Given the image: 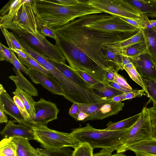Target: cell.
<instances>
[{"instance_id": "obj_22", "label": "cell", "mask_w": 156, "mask_h": 156, "mask_svg": "<svg viewBox=\"0 0 156 156\" xmlns=\"http://www.w3.org/2000/svg\"><path fill=\"white\" fill-rule=\"evenodd\" d=\"M147 17L156 18V0H126Z\"/></svg>"}, {"instance_id": "obj_6", "label": "cell", "mask_w": 156, "mask_h": 156, "mask_svg": "<svg viewBox=\"0 0 156 156\" xmlns=\"http://www.w3.org/2000/svg\"><path fill=\"white\" fill-rule=\"evenodd\" d=\"M138 119L124 136L121 144L116 150L117 153L128 150L129 147L140 141L152 139V126L156 121V109L153 107H144Z\"/></svg>"}, {"instance_id": "obj_33", "label": "cell", "mask_w": 156, "mask_h": 156, "mask_svg": "<svg viewBox=\"0 0 156 156\" xmlns=\"http://www.w3.org/2000/svg\"><path fill=\"white\" fill-rule=\"evenodd\" d=\"M145 41V38L143 31L139 30L135 34L124 41H121L117 44V45L122 48L134 44Z\"/></svg>"}, {"instance_id": "obj_32", "label": "cell", "mask_w": 156, "mask_h": 156, "mask_svg": "<svg viewBox=\"0 0 156 156\" xmlns=\"http://www.w3.org/2000/svg\"><path fill=\"white\" fill-rule=\"evenodd\" d=\"M0 28L5 39L9 48L12 50L18 49L23 51H24V49L12 32L9 31L7 29L3 27L0 26Z\"/></svg>"}, {"instance_id": "obj_56", "label": "cell", "mask_w": 156, "mask_h": 156, "mask_svg": "<svg viewBox=\"0 0 156 156\" xmlns=\"http://www.w3.org/2000/svg\"><path fill=\"white\" fill-rule=\"evenodd\" d=\"M151 136L152 138L156 139V121L152 126Z\"/></svg>"}, {"instance_id": "obj_57", "label": "cell", "mask_w": 156, "mask_h": 156, "mask_svg": "<svg viewBox=\"0 0 156 156\" xmlns=\"http://www.w3.org/2000/svg\"><path fill=\"white\" fill-rule=\"evenodd\" d=\"M0 60L1 61H7V59L2 47L0 46Z\"/></svg>"}, {"instance_id": "obj_3", "label": "cell", "mask_w": 156, "mask_h": 156, "mask_svg": "<svg viewBox=\"0 0 156 156\" xmlns=\"http://www.w3.org/2000/svg\"><path fill=\"white\" fill-rule=\"evenodd\" d=\"M32 0L22 2L5 15L0 16V26L13 32L34 35L38 31L37 17Z\"/></svg>"}, {"instance_id": "obj_10", "label": "cell", "mask_w": 156, "mask_h": 156, "mask_svg": "<svg viewBox=\"0 0 156 156\" xmlns=\"http://www.w3.org/2000/svg\"><path fill=\"white\" fill-rule=\"evenodd\" d=\"M14 32L22 38L30 46L41 55L66 63L65 58L57 46L50 43L45 37L38 31L34 35L28 33Z\"/></svg>"}, {"instance_id": "obj_61", "label": "cell", "mask_w": 156, "mask_h": 156, "mask_svg": "<svg viewBox=\"0 0 156 156\" xmlns=\"http://www.w3.org/2000/svg\"><path fill=\"white\" fill-rule=\"evenodd\" d=\"M155 29V28H154ZM156 30V29H155Z\"/></svg>"}, {"instance_id": "obj_46", "label": "cell", "mask_w": 156, "mask_h": 156, "mask_svg": "<svg viewBox=\"0 0 156 156\" xmlns=\"http://www.w3.org/2000/svg\"><path fill=\"white\" fill-rule=\"evenodd\" d=\"M54 1L60 4L68 6L74 5L82 2L83 0H55Z\"/></svg>"}, {"instance_id": "obj_17", "label": "cell", "mask_w": 156, "mask_h": 156, "mask_svg": "<svg viewBox=\"0 0 156 156\" xmlns=\"http://www.w3.org/2000/svg\"><path fill=\"white\" fill-rule=\"evenodd\" d=\"M48 60L66 77L75 83L86 89L92 88L91 86L75 73L69 66L63 62H58L48 58Z\"/></svg>"}, {"instance_id": "obj_60", "label": "cell", "mask_w": 156, "mask_h": 156, "mask_svg": "<svg viewBox=\"0 0 156 156\" xmlns=\"http://www.w3.org/2000/svg\"><path fill=\"white\" fill-rule=\"evenodd\" d=\"M112 156H113V155H112Z\"/></svg>"}, {"instance_id": "obj_50", "label": "cell", "mask_w": 156, "mask_h": 156, "mask_svg": "<svg viewBox=\"0 0 156 156\" xmlns=\"http://www.w3.org/2000/svg\"><path fill=\"white\" fill-rule=\"evenodd\" d=\"M105 83L112 87L120 90L124 93L130 92L124 89L119 84L113 81H108L105 82Z\"/></svg>"}, {"instance_id": "obj_18", "label": "cell", "mask_w": 156, "mask_h": 156, "mask_svg": "<svg viewBox=\"0 0 156 156\" xmlns=\"http://www.w3.org/2000/svg\"><path fill=\"white\" fill-rule=\"evenodd\" d=\"M128 150L133 152L136 156H156V139L140 141L129 147Z\"/></svg>"}, {"instance_id": "obj_30", "label": "cell", "mask_w": 156, "mask_h": 156, "mask_svg": "<svg viewBox=\"0 0 156 156\" xmlns=\"http://www.w3.org/2000/svg\"><path fill=\"white\" fill-rule=\"evenodd\" d=\"M17 56L20 62L24 66H27L28 69L34 70L50 78L52 77V75L45 69L28 55H27V58L26 59Z\"/></svg>"}, {"instance_id": "obj_13", "label": "cell", "mask_w": 156, "mask_h": 156, "mask_svg": "<svg viewBox=\"0 0 156 156\" xmlns=\"http://www.w3.org/2000/svg\"><path fill=\"white\" fill-rule=\"evenodd\" d=\"M129 58L142 77L156 79V64L148 53H144L134 58Z\"/></svg>"}, {"instance_id": "obj_11", "label": "cell", "mask_w": 156, "mask_h": 156, "mask_svg": "<svg viewBox=\"0 0 156 156\" xmlns=\"http://www.w3.org/2000/svg\"><path fill=\"white\" fill-rule=\"evenodd\" d=\"M34 108L36 116L33 121L36 124L46 125L58 118L59 110L54 103L41 98L34 102Z\"/></svg>"}, {"instance_id": "obj_59", "label": "cell", "mask_w": 156, "mask_h": 156, "mask_svg": "<svg viewBox=\"0 0 156 156\" xmlns=\"http://www.w3.org/2000/svg\"><path fill=\"white\" fill-rule=\"evenodd\" d=\"M113 156H127L123 154L122 153H117L116 154H113Z\"/></svg>"}, {"instance_id": "obj_31", "label": "cell", "mask_w": 156, "mask_h": 156, "mask_svg": "<svg viewBox=\"0 0 156 156\" xmlns=\"http://www.w3.org/2000/svg\"><path fill=\"white\" fill-rule=\"evenodd\" d=\"M40 156H73V151L69 147L58 149L38 148Z\"/></svg>"}, {"instance_id": "obj_28", "label": "cell", "mask_w": 156, "mask_h": 156, "mask_svg": "<svg viewBox=\"0 0 156 156\" xmlns=\"http://www.w3.org/2000/svg\"><path fill=\"white\" fill-rule=\"evenodd\" d=\"M94 90L97 91L95 93L104 100H106L124 93L105 83H103L99 84Z\"/></svg>"}, {"instance_id": "obj_1", "label": "cell", "mask_w": 156, "mask_h": 156, "mask_svg": "<svg viewBox=\"0 0 156 156\" xmlns=\"http://www.w3.org/2000/svg\"><path fill=\"white\" fill-rule=\"evenodd\" d=\"M56 45L69 66L85 70L101 81L105 82V74L112 66L103 54L102 48L108 44L120 42L136 32H108L85 27L83 16L54 29Z\"/></svg>"}, {"instance_id": "obj_58", "label": "cell", "mask_w": 156, "mask_h": 156, "mask_svg": "<svg viewBox=\"0 0 156 156\" xmlns=\"http://www.w3.org/2000/svg\"><path fill=\"white\" fill-rule=\"evenodd\" d=\"M150 23L152 27L155 29H156V20H149Z\"/></svg>"}, {"instance_id": "obj_47", "label": "cell", "mask_w": 156, "mask_h": 156, "mask_svg": "<svg viewBox=\"0 0 156 156\" xmlns=\"http://www.w3.org/2000/svg\"><path fill=\"white\" fill-rule=\"evenodd\" d=\"M118 71L115 68L112 67L108 71H106L105 74V82L108 81H113L115 74Z\"/></svg>"}, {"instance_id": "obj_25", "label": "cell", "mask_w": 156, "mask_h": 156, "mask_svg": "<svg viewBox=\"0 0 156 156\" xmlns=\"http://www.w3.org/2000/svg\"><path fill=\"white\" fill-rule=\"evenodd\" d=\"M141 112L127 119L116 122H109L104 130L108 131H116L129 129L131 128L139 119Z\"/></svg>"}, {"instance_id": "obj_26", "label": "cell", "mask_w": 156, "mask_h": 156, "mask_svg": "<svg viewBox=\"0 0 156 156\" xmlns=\"http://www.w3.org/2000/svg\"><path fill=\"white\" fill-rule=\"evenodd\" d=\"M12 93L21 99L31 118L33 120L34 119L36 116L34 108L35 101L32 96L24 90L17 88Z\"/></svg>"}, {"instance_id": "obj_36", "label": "cell", "mask_w": 156, "mask_h": 156, "mask_svg": "<svg viewBox=\"0 0 156 156\" xmlns=\"http://www.w3.org/2000/svg\"><path fill=\"white\" fill-rule=\"evenodd\" d=\"M107 102L106 100H105L95 103L77 104L79 106L80 111L83 112L90 116L95 114Z\"/></svg>"}, {"instance_id": "obj_20", "label": "cell", "mask_w": 156, "mask_h": 156, "mask_svg": "<svg viewBox=\"0 0 156 156\" xmlns=\"http://www.w3.org/2000/svg\"><path fill=\"white\" fill-rule=\"evenodd\" d=\"M30 73L37 79L39 84L55 94L63 96V92L58 84L53 79L34 70L29 69Z\"/></svg>"}, {"instance_id": "obj_55", "label": "cell", "mask_w": 156, "mask_h": 156, "mask_svg": "<svg viewBox=\"0 0 156 156\" xmlns=\"http://www.w3.org/2000/svg\"><path fill=\"white\" fill-rule=\"evenodd\" d=\"M13 50L14 52H15L17 54V55L20 56L25 59H26L27 58V54L22 51L18 49H15Z\"/></svg>"}, {"instance_id": "obj_8", "label": "cell", "mask_w": 156, "mask_h": 156, "mask_svg": "<svg viewBox=\"0 0 156 156\" xmlns=\"http://www.w3.org/2000/svg\"><path fill=\"white\" fill-rule=\"evenodd\" d=\"M83 24L87 28L108 32H137L139 30L122 20L120 17L102 12L83 16Z\"/></svg>"}, {"instance_id": "obj_53", "label": "cell", "mask_w": 156, "mask_h": 156, "mask_svg": "<svg viewBox=\"0 0 156 156\" xmlns=\"http://www.w3.org/2000/svg\"><path fill=\"white\" fill-rule=\"evenodd\" d=\"M8 122V118L1 107H0V123H6Z\"/></svg>"}, {"instance_id": "obj_54", "label": "cell", "mask_w": 156, "mask_h": 156, "mask_svg": "<svg viewBox=\"0 0 156 156\" xmlns=\"http://www.w3.org/2000/svg\"><path fill=\"white\" fill-rule=\"evenodd\" d=\"M89 116V115L85 112L82 111H80L78 114L76 120L77 121H82L83 122Z\"/></svg>"}, {"instance_id": "obj_51", "label": "cell", "mask_w": 156, "mask_h": 156, "mask_svg": "<svg viewBox=\"0 0 156 156\" xmlns=\"http://www.w3.org/2000/svg\"><path fill=\"white\" fill-rule=\"evenodd\" d=\"M122 63L124 68L130 69L134 66L129 58L122 55Z\"/></svg>"}, {"instance_id": "obj_5", "label": "cell", "mask_w": 156, "mask_h": 156, "mask_svg": "<svg viewBox=\"0 0 156 156\" xmlns=\"http://www.w3.org/2000/svg\"><path fill=\"white\" fill-rule=\"evenodd\" d=\"M52 76L61 88L63 96L69 101L80 104H93L104 100L92 89L81 87L68 79L48 61L43 66Z\"/></svg>"}, {"instance_id": "obj_45", "label": "cell", "mask_w": 156, "mask_h": 156, "mask_svg": "<svg viewBox=\"0 0 156 156\" xmlns=\"http://www.w3.org/2000/svg\"><path fill=\"white\" fill-rule=\"evenodd\" d=\"M79 106L76 103H74L69 110V114L76 120L80 112Z\"/></svg>"}, {"instance_id": "obj_39", "label": "cell", "mask_w": 156, "mask_h": 156, "mask_svg": "<svg viewBox=\"0 0 156 156\" xmlns=\"http://www.w3.org/2000/svg\"><path fill=\"white\" fill-rule=\"evenodd\" d=\"M131 78L140 86L148 96L146 84L143 78L139 74L134 66L131 68H124Z\"/></svg>"}, {"instance_id": "obj_41", "label": "cell", "mask_w": 156, "mask_h": 156, "mask_svg": "<svg viewBox=\"0 0 156 156\" xmlns=\"http://www.w3.org/2000/svg\"><path fill=\"white\" fill-rule=\"evenodd\" d=\"M37 20L38 31L44 37H49L56 40L57 37L54 29L42 24L37 18Z\"/></svg>"}, {"instance_id": "obj_4", "label": "cell", "mask_w": 156, "mask_h": 156, "mask_svg": "<svg viewBox=\"0 0 156 156\" xmlns=\"http://www.w3.org/2000/svg\"><path fill=\"white\" fill-rule=\"evenodd\" d=\"M130 129L106 130L95 129L88 123L84 127L73 129L70 133L80 143H87L93 149L109 148L115 151L121 144L124 136Z\"/></svg>"}, {"instance_id": "obj_19", "label": "cell", "mask_w": 156, "mask_h": 156, "mask_svg": "<svg viewBox=\"0 0 156 156\" xmlns=\"http://www.w3.org/2000/svg\"><path fill=\"white\" fill-rule=\"evenodd\" d=\"M12 69L16 76H10L9 78L14 82L17 88L24 90L32 96H37V90L24 76L21 71L17 69L14 67Z\"/></svg>"}, {"instance_id": "obj_38", "label": "cell", "mask_w": 156, "mask_h": 156, "mask_svg": "<svg viewBox=\"0 0 156 156\" xmlns=\"http://www.w3.org/2000/svg\"><path fill=\"white\" fill-rule=\"evenodd\" d=\"M74 149L73 156H93V149L87 143H80Z\"/></svg>"}, {"instance_id": "obj_40", "label": "cell", "mask_w": 156, "mask_h": 156, "mask_svg": "<svg viewBox=\"0 0 156 156\" xmlns=\"http://www.w3.org/2000/svg\"><path fill=\"white\" fill-rule=\"evenodd\" d=\"M13 99L26 122L32 126L34 125L37 124L34 122L30 116L21 99L15 95L14 96Z\"/></svg>"}, {"instance_id": "obj_12", "label": "cell", "mask_w": 156, "mask_h": 156, "mask_svg": "<svg viewBox=\"0 0 156 156\" xmlns=\"http://www.w3.org/2000/svg\"><path fill=\"white\" fill-rule=\"evenodd\" d=\"M0 107L5 114L13 118L19 124L32 128V126L25 120L13 99L7 92L1 84H0Z\"/></svg>"}, {"instance_id": "obj_35", "label": "cell", "mask_w": 156, "mask_h": 156, "mask_svg": "<svg viewBox=\"0 0 156 156\" xmlns=\"http://www.w3.org/2000/svg\"><path fill=\"white\" fill-rule=\"evenodd\" d=\"M72 69L85 82L90 85L93 89L95 86L100 83H105L92 74L85 70L81 69L75 70L73 69Z\"/></svg>"}, {"instance_id": "obj_15", "label": "cell", "mask_w": 156, "mask_h": 156, "mask_svg": "<svg viewBox=\"0 0 156 156\" xmlns=\"http://www.w3.org/2000/svg\"><path fill=\"white\" fill-rule=\"evenodd\" d=\"M119 42L108 43L104 45L102 48L103 53L108 62L119 71L124 69L121 48L117 45Z\"/></svg>"}, {"instance_id": "obj_2", "label": "cell", "mask_w": 156, "mask_h": 156, "mask_svg": "<svg viewBox=\"0 0 156 156\" xmlns=\"http://www.w3.org/2000/svg\"><path fill=\"white\" fill-rule=\"evenodd\" d=\"M32 4L40 22L53 29L61 27L76 18L102 12L89 5L88 0H83L78 4L71 6L62 5L52 0H32Z\"/></svg>"}, {"instance_id": "obj_34", "label": "cell", "mask_w": 156, "mask_h": 156, "mask_svg": "<svg viewBox=\"0 0 156 156\" xmlns=\"http://www.w3.org/2000/svg\"><path fill=\"white\" fill-rule=\"evenodd\" d=\"M143 78L146 84L147 97L153 102V107L156 109V79Z\"/></svg>"}, {"instance_id": "obj_48", "label": "cell", "mask_w": 156, "mask_h": 156, "mask_svg": "<svg viewBox=\"0 0 156 156\" xmlns=\"http://www.w3.org/2000/svg\"><path fill=\"white\" fill-rule=\"evenodd\" d=\"M114 151L109 148H102L99 152L93 154V156H112Z\"/></svg>"}, {"instance_id": "obj_49", "label": "cell", "mask_w": 156, "mask_h": 156, "mask_svg": "<svg viewBox=\"0 0 156 156\" xmlns=\"http://www.w3.org/2000/svg\"><path fill=\"white\" fill-rule=\"evenodd\" d=\"M0 46L2 48L7 59V61L10 63H11L12 58V52L13 50L9 48L6 47L3 45L1 42Z\"/></svg>"}, {"instance_id": "obj_27", "label": "cell", "mask_w": 156, "mask_h": 156, "mask_svg": "<svg viewBox=\"0 0 156 156\" xmlns=\"http://www.w3.org/2000/svg\"><path fill=\"white\" fill-rule=\"evenodd\" d=\"M120 48L122 55L132 59L137 58L142 54L147 52V47L145 41Z\"/></svg>"}, {"instance_id": "obj_37", "label": "cell", "mask_w": 156, "mask_h": 156, "mask_svg": "<svg viewBox=\"0 0 156 156\" xmlns=\"http://www.w3.org/2000/svg\"><path fill=\"white\" fill-rule=\"evenodd\" d=\"M11 63L17 69L22 71L25 74L28 76L31 81L35 84H39L37 79L30 73L29 69L26 68L19 61L15 54L14 51L12 52V58Z\"/></svg>"}, {"instance_id": "obj_9", "label": "cell", "mask_w": 156, "mask_h": 156, "mask_svg": "<svg viewBox=\"0 0 156 156\" xmlns=\"http://www.w3.org/2000/svg\"><path fill=\"white\" fill-rule=\"evenodd\" d=\"M90 5L102 12L130 19L142 17L144 15L126 0H89Z\"/></svg>"}, {"instance_id": "obj_24", "label": "cell", "mask_w": 156, "mask_h": 156, "mask_svg": "<svg viewBox=\"0 0 156 156\" xmlns=\"http://www.w3.org/2000/svg\"><path fill=\"white\" fill-rule=\"evenodd\" d=\"M24 49L23 52L36 61L42 66L48 61V57L43 55L30 46L26 41L15 33L12 32Z\"/></svg>"}, {"instance_id": "obj_7", "label": "cell", "mask_w": 156, "mask_h": 156, "mask_svg": "<svg viewBox=\"0 0 156 156\" xmlns=\"http://www.w3.org/2000/svg\"><path fill=\"white\" fill-rule=\"evenodd\" d=\"M32 128L34 140L44 148L58 149L65 147L75 148L80 143L70 133L62 132L48 128L46 125L37 124Z\"/></svg>"}, {"instance_id": "obj_42", "label": "cell", "mask_w": 156, "mask_h": 156, "mask_svg": "<svg viewBox=\"0 0 156 156\" xmlns=\"http://www.w3.org/2000/svg\"><path fill=\"white\" fill-rule=\"evenodd\" d=\"M22 0H11L9 1L1 9L0 16H3L7 14L9 11L20 3Z\"/></svg>"}, {"instance_id": "obj_14", "label": "cell", "mask_w": 156, "mask_h": 156, "mask_svg": "<svg viewBox=\"0 0 156 156\" xmlns=\"http://www.w3.org/2000/svg\"><path fill=\"white\" fill-rule=\"evenodd\" d=\"M3 138L23 137L30 140H34V132L32 128L23 124L16 125L13 121L9 120L0 132Z\"/></svg>"}, {"instance_id": "obj_16", "label": "cell", "mask_w": 156, "mask_h": 156, "mask_svg": "<svg viewBox=\"0 0 156 156\" xmlns=\"http://www.w3.org/2000/svg\"><path fill=\"white\" fill-rule=\"evenodd\" d=\"M124 105V103L121 102H113L107 101L95 114L89 116L83 122L89 120H102L116 115L122 110Z\"/></svg>"}, {"instance_id": "obj_23", "label": "cell", "mask_w": 156, "mask_h": 156, "mask_svg": "<svg viewBox=\"0 0 156 156\" xmlns=\"http://www.w3.org/2000/svg\"><path fill=\"white\" fill-rule=\"evenodd\" d=\"M141 30L144 36L147 47V52L156 64V30L152 28Z\"/></svg>"}, {"instance_id": "obj_29", "label": "cell", "mask_w": 156, "mask_h": 156, "mask_svg": "<svg viewBox=\"0 0 156 156\" xmlns=\"http://www.w3.org/2000/svg\"><path fill=\"white\" fill-rule=\"evenodd\" d=\"M12 138H3L1 141L0 156H17L16 148Z\"/></svg>"}, {"instance_id": "obj_21", "label": "cell", "mask_w": 156, "mask_h": 156, "mask_svg": "<svg viewBox=\"0 0 156 156\" xmlns=\"http://www.w3.org/2000/svg\"><path fill=\"white\" fill-rule=\"evenodd\" d=\"M16 148L17 156H40V152L31 145L29 140L21 137L13 138Z\"/></svg>"}, {"instance_id": "obj_44", "label": "cell", "mask_w": 156, "mask_h": 156, "mask_svg": "<svg viewBox=\"0 0 156 156\" xmlns=\"http://www.w3.org/2000/svg\"><path fill=\"white\" fill-rule=\"evenodd\" d=\"M145 95L147 96L145 90L143 89L139 90H134L133 91L124 93L122 94L123 101Z\"/></svg>"}, {"instance_id": "obj_43", "label": "cell", "mask_w": 156, "mask_h": 156, "mask_svg": "<svg viewBox=\"0 0 156 156\" xmlns=\"http://www.w3.org/2000/svg\"><path fill=\"white\" fill-rule=\"evenodd\" d=\"M113 81L129 91H132L134 90L129 85L126 80L118 72L116 73Z\"/></svg>"}, {"instance_id": "obj_52", "label": "cell", "mask_w": 156, "mask_h": 156, "mask_svg": "<svg viewBox=\"0 0 156 156\" xmlns=\"http://www.w3.org/2000/svg\"><path fill=\"white\" fill-rule=\"evenodd\" d=\"M106 100L113 102H119L123 101L122 94L114 96Z\"/></svg>"}]
</instances>
